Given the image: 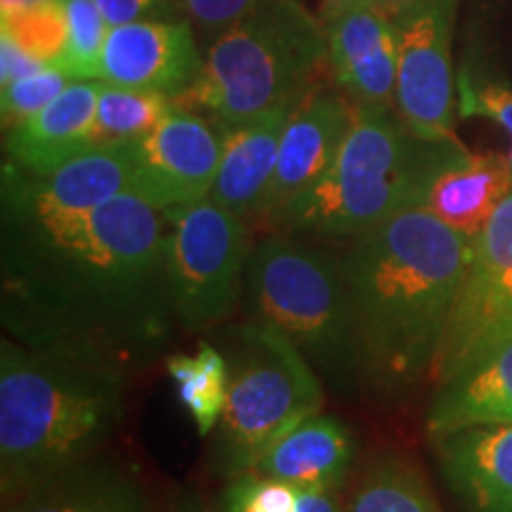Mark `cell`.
<instances>
[{"mask_svg":"<svg viewBox=\"0 0 512 512\" xmlns=\"http://www.w3.org/2000/svg\"><path fill=\"white\" fill-rule=\"evenodd\" d=\"M166 242V214L133 192L57 226L3 233L5 337L124 370L152 361L176 325Z\"/></svg>","mask_w":512,"mask_h":512,"instance_id":"cell-1","label":"cell"},{"mask_svg":"<svg viewBox=\"0 0 512 512\" xmlns=\"http://www.w3.org/2000/svg\"><path fill=\"white\" fill-rule=\"evenodd\" d=\"M472 240L434 216L406 209L342 252L363 389L387 406L434 375Z\"/></svg>","mask_w":512,"mask_h":512,"instance_id":"cell-2","label":"cell"},{"mask_svg":"<svg viewBox=\"0 0 512 512\" xmlns=\"http://www.w3.org/2000/svg\"><path fill=\"white\" fill-rule=\"evenodd\" d=\"M128 370L57 351L0 344L3 503L102 456L126 413Z\"/></svg>","mask_w":512,"mask_h":512,"instance_id":"cell-3","label":"cell"},{"mask_svg":"<svg viewBox=\"0 0 512 512\" xmlns=\"http://www.w3.org/2000/svg\"><path fill=\"white\" fill-rule=\"evenodd\" d=\"M460 140L415 136L394 107L354 105V121L330 171L268 223L271 233L313 242H351L406 209L425 207Z\"/></svg>","mask_w":512,"mask_h":512,"instance_id":"cell-4","label":"cell"},{"mask_svg":"<svg viewBox=\"0 0 512 512\" xmlns=\"http://www.w3.org/2000/svg\"><path fill=\"white\" fill-rule=\"evenodd\" d=\"M330 69L318 15L299 0H259L204 50L202 72L176 102L214 124L302 100Z\"/></svg>","mask_w":512,"mask_h":512,"instance_id":"cell-5","label":"cell"},{"mask_svg":"<svg viewBox=\"0 0 512 512\" xmlns=\"http://www.w3.org/2000/svg\"><path fill=\"white\" fill-rule=\"evenodd\" d=\"M242 297L247 318L283 332L332 392L366 396L342 252L328 242L266 235L249 252Z\"/></svg>","mask_w":512,"mask_h":512,"instance_id":"cell-6","label":"cell"},{"mask_svg":"<svg viewBox=\"0 0 512 512\" xmlns=\"http://www.w3.org/2000/svg\"><path fill=\"white\" fill-rule=\"evenodd\" d=\"M219 349L228 363V396L214 465L230 479L252 472L275 441L323 411L325 384L302 351L261 320L223 328Z\"/></svg>","mask_w":512,"mask_h":512,"instance_id":"cell-7","label":"cell"},{"mask_svg":"<svg viewBox=\"0 0 512 512\" xmlns=\"http://www.w3.org/2000/svg\"><path fill=\"white\" fill-rule=\"evenodd\" d=\"M169 294L176 325L188 332L211 330L228 320L245 290L249 245L247 221L211 202L166 209Z\"/></svg>","mask_w":512,"mask_h":512,"instance_id":"cell-8","label":"cell"},{"mask_svg":"<svg viewBox=\"0 0 512 512\" xmlns=\"http://www.w3.org/2000/svg\"><path fill=\"white\" fill-rule=\"evenodd\" d=\"M460 0H413L394 15L399 76L394 110L415 136L458 140L453 31Z\"/></svg>","mask_w":512,"mask_h":512,"instance_id":"cell-9","label":"cell"},{"mask_svg":"<svg viewBox=\"0 0 512 512\" xmlns=\"http://www.w3.org/2000/svg\"><path fill=\"white\" fill-rule=\"evenodd\" d=\"M131 143L88 147L48 174L3 166V233H31L72 221L131 192Z\"/></svg>","mask_w":512,"mask_h":512,"instance_id":"cell-10","label":"cell"},{"mask_svg":"<svg viewBox=\"0 0 512 512\" xmlns=\"http://www.w3.org/2000/svg\"><path fill=\"white\" fill-rule=\"evenodd\" d=\"M131 192L157 209H176L211 195L221 164V131L200 112L178 105L131 143Z\"/></svg>","mask_w":512,"mask_h":512,"instance_id":"cell-11","label":"cell"},{"mask_svg":"<svg viewBox=\"0 0 512 512\" xmlns=\"http://www.w3.org/2000/svg\"><path fill=\"white\" fill-rule=\"evenodd\" d=\"M512 316V188L472 240L470 264L453 306L432 380L491 337Z\"/></svg>","mask_w":512,"mask_h":512,"instance_id":"cell-12","label":"cell"},{"mask_svg":"<svg viewBox=\"0 0 512 512\" xmlns=\"http://www.w3.org/2000/svg\"><path fill=\"white\" fill-rule=\"evenodd\" d=\"M330 74L354 105L394 107L399 36L394 17L373 0L320 3Z\"/></svg>","mask_w":512,"mask_h":512,"instance_id":"cell-13","label":"cell"},{"mask_svg":"<svg viewBox=\"0 0 512 512\" xmlns=\"http://www.w3.org/2000/svg\"><path fill=\"white\" fill-rule=\"evenodd\" d=\"M200 34L188 19H143L110 27L98 81L178 100L202 72Z\"/></svg>","mask_w":512,"mask_h":512,"instance_id":"cell-14","label":"cell"},{"mask_svg":"<svg viewBox=\"0 0 512 512\" xmlns=\"http://www.w3.org/2000/svg\"><path fill=\"white\" fill-rule=\"evenodd\" d=\"M354 102L335 86L318 83L294 107L280 140L278 164L268 185L259 219L268 226L294 200L309 192L330 171L349 136Z\"/></svg>","mask_w":512,"mask_h":512,"instance_id":"cell-15","label":"cell"},{"mask_svg":"<svg viewBox=\"0 0 512 512\" xmlns=\"http://www.w3.org/2000/svg\"><path fill=\"white\" fill-rule=\"evenodd\" d=\"M430 439L460 512H512V422H472Z\"/></svg>","mask_w":512,"mask_h":512,"instance_id":"cell-16","label":"cell"},{"mask_svg":"<svg viewBox=\"0 0 512 512\" xmlns=\"http://www.w3.org/2000/svg\"><path fill=\"white\" fill-rule=\"evenodd\" d=\"M472 422H512V328L486 337L437 380L427 434Z\"/></svg>","mask_w":512,"mask_h":512,"instance_id":"cell-17","label":"cell"},{"mask_svg":"<svg viewBox=\"0 0 512 512\" xmlns=\"http://www.w3.org/2000/svg\"><path fill=\"white\" fill-rule=\"evenodd\" d=\"M299 100L283 102L256 117L216 124L221 131V164L209 200L240 219H259L278 164L280 140Z\"/></svg>","mask_w":512,"mask_h":512,"instance_id":"cell-18","label":"cell"},{"mask_svg":"<svg viewBox=\"0 0 512 512\" xmlns=\"http://www.w3.org/2000/svg\"><path fill=\"white\" fill-rule=\"evenodd\" d=\"M100 81H72L50 105L5 128L3 166L38 176L55 171L91 147V128Z\"/></svg>","mask_w":512,"mask_h":512,"instance_id":"cell-19","label":"cell"},{"mask_svg":"<svg viewBox=\"0 0 512 512\" xmlns=\"http://www.w3.org/2000/svg\"><path fill=\"white\" fill-rule=\"evenodd\" d=\"M3 512H157L136 472L105 456L31 486Z\"/></svg>","mask_w":512,"mask_h":512,"instance_id":"cell-20","label":"cell"},{"mask_svg":"<svg viewBox=\"0 0 512 512\" xmlns=\"http://www.w3.org/2000/svg\"><path fill=\"white\" fill-rule=\"evenodd\" d=\"M354 465L356 439L347 422L316 413L275 441L252 472L302 489L342 491Z\"/></svg>","mask_w":512,"mask_h":512,"instance_id":"cell-21","label":"cell"},{"mask_svg":"<svg viewBox=\"0 0 512 512\" xmlns=\"http://www.w3.org/2000/svg\"><path fill=\"white\" fill-rule=\"evenodd\" d=\"M512 188L508 155L470 152L448 164L427 195L425 209L475 240Z\"/></svg>","mask_w":512,"mask_h":512,"instance_id":"cell-22","label":"cell"},{"mask_svg":"<svg viewBox=\"0 0 512 512\" xmlns=\"http://www.w3.org/2000/svg\"><path fill=\"white\" fill-rule=\"evenodd\" d=\"M344 512H444L413 460L382 453L356 479Z\"/></svg>","mask_w":512,"mask_h":512,"instance_id":"cell-23","label":"cell"},{"mask_svg":"<svg viewBox=\"0 0 512 512\" xmlns=\"http://www.w3.org/2000/svg\"><path fill=\"white\" fill-rule=\"evenodd\" d=\"M166 370L176 382L178 396L195 420L197 432L209 437L219 427L228 396V363L223 351L202 342L195 354L166 358Z\"/></svg>","mask_w":512,"mask_h":512,"instance_id":"cell-24","label":"cell"},{"mask_svg":"<svg viewBox=\"0 0 512 512\" xmlns=\"http://www.w3.org/2000/svg\"><path fill=\"white\" fill-rule=\"evenodd\" d=\"M174 107L162 93L136 91L100 81L91 128V147L128 145L145 138Z\"/></svg>","mask_w":512,"mask_h":512,"instance_id":"cell-25","label":"cell"},{"mask_svg":"<svg viewBox=\"0 0 512 512\" xmlns=\"http://www.w3.org/2000/svg\"><path fill=\"white\" fill-rule=\"evenodd\" d=\"M0 34L10 36L36 60L60 67L67 50V17L62 0H41L10 15H0Z\"/></svg>","mask_w":512,"mask_h":512,"instance_id":"cell-26","label":"cell"},{"mask_svg":"<svg viewBox=\"0 0 512 512\" xmlns=\"http://www.w3.org/2000/svg\"><path fill=\"white\" fill-rule=\"evenodd\" d=\"M456 93L460 117L489 119L510 138L512 171V83L482 62H465L456 76Z\"/></svg>","mask_w":512,"mask_h":512,"instance_id":"cell-27","label":"cell"},{"mask_svg":"<svg viewBox=\"0 0 512 512\" xmlns=\"http://www.w3.org/2000/svg\"><path fill=\"white\" fill-rule=\"evenodd\" d=\"M67 17V50L60 62L72 79L98 81L100 57L110 24L95 0H62Z\"/></svg>","mask_w":512,"mask_h":512,"instance_id":"cell-28","label":"cell"},{"mask_svg":"<svg viewBox=\"0 0 512 512\" xmlns=\"http://www.w3.org/2000/svg\"><path fill=\"white\" fill-rule=\"evenodd\" d=\"M302 489L283 479L242 472L223 486L216 512H299Z\"/></svg>","mask_w":512,"mask_h":512,"instance_id":"cell-29","label":"cell"},{"mask_svg":"<svg viewBox=\"0 0 512 512\" xmlns=\"http://www.w3.org/2000/svg\"><path fill=\"white\" fill-rule=\"evenodd\" d=\"M76 81L60 67H46L41 72L22 76V79L0 86V114L3 131L34 117L43 107L50 105L69 83Z\"/></svg>","mask_w":512,"mask_h":512,"instance_id":"cell-30","label":"cell"},{"mask_svg":"<svg viewBox=\"0 0 512 512\" xmlns=\"http://www.w3.org/2000/svg\"><path fill=\"white\" fill-rule=\"evenodd\" d=\"M178 15L188 19L197 34L214 41L221 31L247 15L259 0H171Z\"/></svg>","mask_w":512,"mask_h":512,"instance_id":"cell-31","label":"cell"},{"mask_svg":"<svg viewBox=\"0 0 512 512\" xmlns=\"http://www.w3.org/2000/svg\"><path fill=\"white\" fill-rule=\"evenodd\" d=\"M110 27L143 19H176L181 17L171 0H95Z\"/></svg>","mask_w":512,"mask_h":512,"instance_id":"cell-32","label":"cell"},{"mask_svg":"<svg viewBox=\"0 0 512 512\" xmlns=\"http://www.w3.org/2000/svg\"><path fill=\"white\" fill-rule=\"evenodd\" d=\"M46 67L48 64L36 60V57L27 53L22 46H17L10 36L0 34V86L22 79V76L41 72V69Z\"/></svg>","mask_w":512,"mask_h":512,"instance_id":"cell-33","label":"cell"},{"mask_svg":"<svg viewBox=\"0 0 512 512\" xmlns=\"http://www.w3.org/2000/svg\"><path fill=\"white\" fill-rule=\"evenodd\" d=\"M171 512H216V510H211L207 503L197 501V498L192 496H178Z\"/></svg>","mask_w":512,"mask_h":512,"instance_id":"cell-34","label":"cell"},{"mask_svg":"<svg viewBox=\"0 0 512 512\" xmlns=\"http://www.w3.org/2000/svg\"><path fill=\"white\" fill-rule=\"evenodd\" d=\"M34 3H41V0H0V15H10V12L29 8Z\"/></svg>","mask_w":512,"mask_h":512,"instance_id":"cell-35","label":"cell"},{"mask_svg":"<svg viewBox=\"0 0 512 512\" xmlns=\"http://www.w3.org/2000/svg\"><path fill=\"white\" fill-rule=\"evenodd\" d=\"M375 5H380V8L384 10V12H389V15H396V12H401L403 8H406V5H411L413 0H373Z\"/></svg>","mask_w":512,"mask_h":512,"instance_id":"cell-36","label":"cell"},{"mask_svg":"<svg viewBox=\"0 0 512 512\" xmlns=\"http://www.w3.org/2000/svg\"><path fill=\"white\" fill-rule=\"evenodd\" d=\"M505 328H512V316H510V318H508V323H505V325H503V328H501V330H505ZM501 330H498V332H501Z\"/></svg>","mask_w":512,"mask_h":512,"instance_id":"cell-37","label":"cell"},{"mask_svg":"<svg viewBox=\"0 0 512 512\" xmlns=\"http://www.w3.org/2000/svg\"><path fill=\"white\" fill-rule=\"evenodd\" d=\"M325 3H344V0H325Z\"/></svg>","mask_w":512,"mask_h":512,"instance_id":"cell-38","label":"cell"}]
</instances>
